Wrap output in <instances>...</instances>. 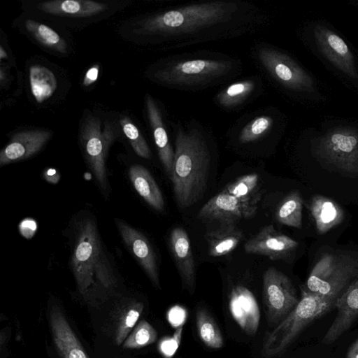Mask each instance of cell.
Masks as SVG:
<instances>
[{"instance_id":"6da1fadb","label":"cell","mask_w":358,"mask_h":358,"mask_svg":"<svg viewBox=\"0 0 358 358\" xmlns=\"http://www.w3.org/2000/svg\"><path fill=\"white\" fill-rule=\"evenodd\" d=\"M250 6L237 1H213L182 6L150 16L138 32L164 37L173 45L210 40L236 34L238 25L250 22Z\"/></svg>"},{"instance_id":"7a4b0ae2","label":"cell","mask_w":358,"mask_h":358,"mask_svg":"<svg viewBox=\"0 0 358 358\" xmlns=\"http://www.w3.org/2000/svg\"><path fill=\"white\" fill-rule=\"evenodd\" d=\"M176 131L171 180L178 206L185 208L201 199L206 192L210 155L201 129L179 125Z\"/></svg>"},{"instance_id":"3957f363","label":"cell","mask_w":358,"mask_h":358,"mask_svg":"<svg viewBox=\"0 0 358 358\" xmlns=\"http://www.w3.org/2000/svg\"><path fill=\"white\" fill-rule=\"evenodd\" d=\"M71 266L78 290L82 294H85L95 284L108 289L116 283L95 222L90 219L80 221L76 227Z\"/></svg>"},{"instance_id":"277c9868","label":"cell","mask_w":358,"mask_h":358,"mask_svg":"<svg viewBox=\"0 0 358 358\" xmlns=\"http://www.w3.org/2000/svg\"><path fill=\"white\" fill-rule=\"evenodd\" d=\"M236 68L229 59L189 57L167 62L153 73L160 84L178 89L204 87L227 77Z\"/></svg>"},{"instance_id":"5b68a950","label":"cell","mask_w":358,"mask_h":358,"mask_svg":"<svg viewBox=\"0 0 358 358\" xmlns=\"http://www.w3.org/2000/svg\"><path fill=\"white\" fill-rule=\"evenodd\" d=\"M296 306L271 332L266 334L262 346L265 357L282 355L302 331L311 322L334 308L329 301L305 287Z\"/></svg>"},{"instance_id":"8992f818","label":"cell","mask_w":358,"mask_h":358,"mask_svg":"<svg viewBox=\"0 0 358 358\" xmlns=\"http://www.w3.org/2000/svg\"><path fill=\"white\" fill-rule=\"evenodd\" d=\"M358 278V253L324 252L312 268L306 289L329 301L336 303Z\"/></svg>"},{"instance_id":"52a82bcc","label":"cell","mask_w":358,"mask_h":358,"mask_svg":"<svg viewBox=\"0 0 358 358\" xmlns=\"http://www.w3.org/2000/svg\"><path fill=\"white\" fill-rule=\"evenodd\" d=\"M321 136L314 147L320 159L348 173H358V130L335 128Z\"/></svg>"},{"instance_id":"ba28073f","label":"cell","mask_w":358,"mask_h":358,"mask_svg":"<svg viewBox=\"0 0 358 358\" xmlns=\"http://www.w3.org/2000/svg\"><path fill=\"white\" fill-rule=\"evenodd\" d=\"M257 57L261 65L284 88L309 94L315 90L313 78L291 57L269 46H260Z\"/></svg>"},{"instance_id":"9c48e42d","label":"cell","mask_w":358,"mask_h":358,"mask_svg":"<svg viewBox=\"0 0 358 358\" xmlns=\"http://www.w3.org/2000/svg\"><path fill=\"white\" fill-rule=\"evenodd\" d=\"M80 138L85 159L100 186L106 189V159L108 148L115 140L114 129L108 122L102 128L99 119L89 115L83 123Z\"/></svg>"},{"instance_id":"30bf717a","label":"cell","mask_w":358,"mask_h":358,"mask_svg":"<svg viewBox=\"0 0 358 358\" xmlns=\"http://www.w3.org/2000/svg\"><path fill=\"white\" fill-rule=\"evenodd\" d=\"M263 300L268 322L278 325L298 304L291 280L279 270L270 267L264 274Z\"/></svg>"},{"instance_id":"8fae6325","label":"cell","mask_w":358,"mask_h":358,"mask_svg":"<svg viewBox=\"0 0 358 358\" xmlns=\"http://www.w3.org/2000/svg\"><path fill=\"white\" fill-rule=\"evenodd\" d=\"M314 43L320 54L347 78L358 80L354 55L345 41L327 27L318 24L313 29Z\"/></svg>"},{"instance_id":"7c38bea8","label":"cell","mask_w":358,"mask_h":358,"mask_svg":"<svg viewBox=\"0 0 358 358\" xmlns=\"http://www.w3.org/2000/svg\"><path fill=\"white\" fill-rule=\"evenodd\" d=\"M257 210V206L242 201L223 189L201 207L198 217L219 222L222 226L235 225L241 219L254 217Z\"/></svg>"},{"instance_id":"4fadbf2b","label":"cell","mask_w":358,"mask_h":358,"mask_svg":"<svg viewBox=\"0 0 358 358\" xmlns=\"http://www.w3.org/2000/svg\"><path fill=\"white\" fill-rule=\"evenodd\" d=\"M298 246L297 241L276 231L272 224H269L249 239L244 248L247 253L266 256L275 261L286 258Z\"/></svg>"},{"instance_id":"5bb4252c","label":"cell","mask_w":358,"mask_h":358,"mask_svg":"<svg viewBox=\"0 0 358 358\" xmlns=\"http://www.w3.org/2000/svg\"><path fill=\"white\" fill-rule=\"evenodd\" d=\"M337 315L324 334L322 343L329 345L348 331L358 316V278L336 300Z\"/></svg>"},{"instance_id":"9a60e30c","label":"cell","mask_w":358,"mask_h":358,"mask_svg":"<svg viewBox=\"0 0 358 358\" xmlns=\"http://www.w3.org/2000/svg\"><path fill=\"white\" fill-rule=\"evenodd\" d=\"M51 136L50 131L42 129L15 134L0 152V166L30 157L43 148Z\"/></svg>"},{"instance_id":"2e32d148","label":"cell","mask_w":358,"mask_h":358,"mask_svg":"<svg viewBox=\"0 0 358 358\" xmlns=\"http://www.w3.org/2000/svg\"><path fill=\"white\" fill-rule=\"evenodd\" d=\"M122 238L139 262L153 285L159 287L158 270L155 252L148 239L141 232L122 222L116 220Z\"/></svg>"},{"instance_id":"e0dca14e","label":"cell","mask_w":358,"mask_h":358,"mask_svg":"<svg viewBox=\"0 0 358 358\" xmlns=\"http://www.w3.org/2000/svg\"><path fill=\"white\" fill-rule=\"evenodd\" d=\"M229 310L234 320L247 334L254 335L259 327L260 312L252 292L245 287H234L229 296Z\"/></svg>"},{"instance_id":"ac0fdd59","label":"cell","mask_w":358,"mask_h":358,"mask_svg":"<svg viewBox=\"0 0 358 358\" xmlns=\"http://www.w3.org/2000/svg\"><path fill=\"white\" fill-rule=\"evenodd\" d=\"M49 321L53 341L61 358H90L57 307L52 308Z\"/></svg>"},{"instance_id":"d6986e66","label":"cell","mask_w":358,"mask_h":358,"mask_svg":"<svg viewBox=\"0 0 358 358\" xmlns=\"http://www.w3.org/2000/svg\"><path fill=\"white\" fill-rule=\"evenodd\" d=\"M170 249L183 283L189 292L195 287V263L189 236L181 227L171 232Z\"/></svg>"},{"instance_id":"ffe728a7","label":"cell","mask_w":358,"mask_h":358,"mask_svg":"<svg viewBox=\"0 0 358 358\" xmlns=\"http://www.w3.org/2000/svg\"><path fill=\"white\" fill-rule=\"evenodd\" d=\"M146 109L159 159L171 179L173 169L174 150L170 143L159 108L150 96H148L146 99Z\"/></svg>"},{"instance_id":"44dd1931","label":"cell","mask_w":358,"mask_h":358,"mask_svg":"<svg viewBox=\"0 0 358 358\" xmlns=\"http://www.w3.org/2000/svg\"><path fill=\"white\" fill-rule=\"evenodd\" d=\"M308 209L320 234L338 225L344 218L343 211L338 203L324 196H313L309 201Z\"/></svg>"},{"instance_id":"7402d4cb","label":"cell","mask_w":358,"mask_h":358,"mask_svg":"<svg viewBox=\"0 0 358 358\" xmlns=\"http://www.w3.org/2000/svg\"><path fill=\"white\" fill-rule=\"evenodd\" d=\"M38 8L44 13L73 17H90L107 9L103 3L89 0H55L39 3Z\"/></svg>"},{"instance_id":"603a6c76","label":"cell","mask_w":358,"mask_h":358,"mask_svg":"<svg viewBox=\"0 0 358 358\" xmlns=\"http://www.w3.org/2000/svg\"><path fill=\"white\" fill-rule=\"evenodd\" d=\"M129 176L138 194L152 208L159 211L163 210V195L149 171L141 165L134 164L129 168Z\"/></svg>"},{"instance_id":"cb8c5ba5","label":"cell","mask_w":358,"mask_h":358,"mask_svg":"<svg viewBox=\"0 0 358 358\" xmlns=\"http://www.w3.org/2000/svg\"><path fill=\"white\" fill-rule=\"evenodd\" d=\"M242 231L235 225L221 226L220 228L208 232L206 240L208 254L212 257H222L232 252L242 240Z\"/></svg>"},{"instance_id":"d4e9b609","label":"cell","mask_w":358,"mask_h":358,"mask_svg":"<svg viewBox=\"0 0 358 358\" xmlns=\"http://www.w3.org/2000/svg\"><path fill=\"white\" fill-rule=\"evenodd\" d=\"M29 77L31 94L39 103L49 99L57 90L56 76L46 66L38 64L31 66Z\"/></svg>"},{"instance_id":"484cf974","label":"cell","mask_w":358,"mask_h":358,"mask_svg":"<svg viewBox=\"0 0 358 358\" xmlns=\"http://www.w3.org/2000/svg\"><path fill=\"white\" fill-rule=\"evenodd\" d=\"M242 201L257 206L262 196V186L257 173L242 176L228 183L224 189Z\"/></svg>"},{"instance_id":"4316f807","label":"cell","mask_w":358,"mask_h":358,"mask_svg":"<svg viewBox=\"0 0 358 358\" xmlns=\"http://www.w3.org/2000/svg\"><path fill=\"white\" fill-rule=\"evenodd\" d=\"M257 88L254 79H245L234 82L220 92L215 96L216 103L224 108H233L248 99Z\"/></svg>"},{"instance_id":"83f0119b","label":"cell","mask_w":358,"mask_h":358,"mask_svg":"<svg viewBox=\"0 0 358 358\" xmlns=\"http://www.w3.org/2000/svg\"><path fill=\"white\" fill-rule=\"evenodd\" d=\"M303 199L299 191H293L279 203L275 213L276 220L284 225L301 229Z\"/></svg>"},{"instance_id":"f1b7e54d","label":"cell","mask_w":358,"mask_h":358,"mask_svg":"<svg viewBox=\"0 0 358 358\" xmlns=\"http://www.w3.org/2000/svg\"><path fill=\"white\" fill-rule=\"evenodd\" d=\"M196 326L199 338L207 347L219 349L223 346L222 335L217 324L203 308L196 310Z\"/></svg>"},{"instance_id":"f546056e","label":"cell","mask_w":358,"mask_h":358,"mask_svg":"<svg viewBox=\"0 0 358 358\" xmlns=\"http://www.w3.org/2000/svg\"><path fill=\"white\" fill-rule=\"evenodd\" d=\"M27 30L41 44L60 52H65L66 43L51 27L33 20L25 21Z\"/></svg>"},{"instance_id":"4dcf8cb0","label":"cell","mask_w":358,"mask_h":358,"mask_svg":"<svg viewBox=\"0 0 358 358\" xmlns=\"http://www.w3.org/2000/svg\"><path fill=\"white\" fill-rule=\"evenodd\" d=\"M274 120L268 115H260L251 119L239 131L238 140L242 144L250 143L266 136L273 129Z\"/></svg>"},{"instance_id":"1f68e13d","label":"cell","mask_w":358,"mask_h":358,"mask_svg":"<svg viewBox=\"0 0 358 358\" xmlns=\"http://www.w3.org/2000/svg\"><path fill=\"white\" fill-rule=\"evenodd\" d=\"M157 333L146 320H141L123 343L126 349H138L155 343Z\"/></svg>"},{"instance_id":"d6a6232c","label":"cell","mask_w":358,"mask_h":358,"mask_svg":"<svg viewBox=\"0 0 358 358\" xmlns=\"http://www.w3.org/2000/svg\"><path fill=\"white\" fill-rule=\"evenodd\" d=\"M120 124L134 152L141 157L150 159L151 151L136 126L125 117L120 120Z\"/></svg>"},{"instance_id":"836d02e7","label":"cell","mask_w":358,"mask_h":358,"mask_svg":"<svg viewBox=\"0 0 358 358\" xmlns=\"http://www.w3.org/2000/svg\"><path fill=\"white\" fill-rule=\"evenodd\" d=\"M143 310L142 303H136L127 310L122 317L117 329L115 342L117 345H121L131 331Z\"/></svg>"},{"instance_id":"e575fe53","label":"cell","mask_w":358,"mask_h":358,"mask_svg":"<svg viewBox=\"0 0 358 358\" xmlns=\"http://www.w3.org/2000/svg\"><path fill=\"white\" fill-rule=\"evenodd\" d=\"M182 326L177 328L173 335L165 337L159 343V350L166 358H171L177 351L181 341Z\"/></svg>"},{"instance_id":"d590c367","label":"cell","mask_w":358,"mask_h":358,"mask_svg":"<svg viewBox=\"0 0 358 358\" xmlns=\"http://www.w3.org/2000/svg\"><path fill=\"white\" fill-rule=\"evenodd\" d=\"M186 316L187 313L185 310L180 306H175L171 308L167 313V318L169 323L173 327L177 328L182 326Z\"/></svg>"},{"instance_id":"8d00e7d4","label":"cell","mask_w":358,"mask_h":358,"mask_svg":"<svg viewBox=\"0 0 358 358\" xmlns=\"http://www.w3.org/2000/svg\"><path fill=\"white\" fill-rule=\"evenodd\" d=\"M20 229L21 234L28 238L34 234L36 229V224L34 220L27 219L20 223Z\"/></svg>"},{"instance_id":"74e56055","label":"cell","mask_w":358,"mask_h":358,"mask_svg":"<svg viewBox=\"0 0 358 358\" xmlns=\"http://www.w3.org/2000/svg\"><path fill=\"white\" fill-rule=\"evenodd\" d=\"M99 66L94 65L87 70L83 79V85L87 87L96 81L99 76Z\"/></svg>"},{"instance_id":"f35d334b","label":"cell","mask_w":358,"mask_h":358,"mask_svg":"<svg viewBox=\"0 0 358 358\" xmlns=\"http://www.w3.org/2000/svg\"><path fill=\"white\" fill-rule=\"evenodd\" d=\"M44 176L46 180L51 183H57L59 179V175L53 169H48Z\"/></svg>"},{"instance_id":"ab89813d","label":"cell","mask_w":358,"mask_h":358,"mask_svg":"<svg viewBox=\"0 0 358 358\" xmlns=\"http://www.w3.org/2000/svg\"><path fill=\"white\" fill-rule=\"evenodd\" d=\"M346 358H358V338L351 345L348 350Z\"/></svg>"},{"instance_id":"60d3db41","label":"cell","mask_w":358,"mask_h":358,"mask_svg":"<svg viewBox=\"0 0 358 358\" xmlns=\"http://www.w3.org/2000/svg\"><path fill=\"white\" fill-rule=\"evenodd\" d=\"M0 58L1 59L7 58V54L2 46L0 48Z\"/></svg>"}]
</instances>
